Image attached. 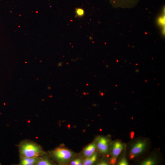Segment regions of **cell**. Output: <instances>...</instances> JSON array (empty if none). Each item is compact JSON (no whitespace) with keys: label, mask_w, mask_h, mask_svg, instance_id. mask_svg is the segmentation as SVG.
<instances>
[{"label":"cell","mask_w":165,"mask_h":165,"mask_svg":"<svg viewBox=\"0 0 165 165\" xmlns=\"http://www.w3.org/2000/svg\"><path fill=\"white\" fill-rule=\"evenodd\" d=\"M20 150L23 157L35 158L42 153L41 147L37 144L31 142H24L20 146Z\"/></svg>","instance_id":"6da1fadb"},{"label":"cell","mask_w":165,"mask_h":165,"mask_svg":"<svg viewBox=\"0 0 165 165\" xmlns=\"http://www.w3.org/2000/svg\"><path fill=\"white\" fill-rule=\"evenodd\" d=\"M53 157L58 161L65 163L72 157L73 153L70 150L64 148H58L53 152Z\"/></svg>","instance_id":"7a4b0ae2"},{"label":"cell","mask_w":165,"mask_h":165,"mask_svg":"<svg viewBox=\"0 0 165 165\" xmlns=\"http://www.w3.org/2000/svg\"><path fill=\"white\" fill-rule=\"evenodd\" d=\"M147 145V141L145 139L139 140L135 142L130 148V158L134 159L141 154L146 149Z\"/></svg>","instance_id":"3957f363"},{"label":"cell","mask_w":165,"mask_h":165,"mask_svg":"<svg viewBox=\"0 0 165 165\" xmlns=\"http://www.w3.org/2000/svg\"><path fill=\"white\" fill-rule=\"evenodd\" d=\"M97 147L99 151L103 153H106L109 149V142L105 137H101L98 140Z\"/></svg>","instance_id":"277c9868"},{"label":"cell","mask_w":165,"mask_h":165,"mask_svg":"<svg viewBox=\"0 0 165 165\" xmlns=\"http://www.w3.org/2000/svg\"><path fill=\"white\" fill-rule=\"evenodd\" d=\"M123 148V145L120 141H116L113 144L111 150L112 158L116 159Z\"/></svg>","instance_id":"5b68a950"},{"label":"cell","mask_w":165,"mask_h":165,"mask_svg":"<svg viewBox=\"0 0 165 165\" xmlns=\"http://www.w3.org/2000/svg\"><path fill=\"white\" fill-rule=\"evenodd\" d=\"M97 145L95 143L90 144L86 147L83 152V154L86 157L90 156L93 155L96 151Z\"/></svg>","instance_id":"8992f818"},{"label":"cell","mask_w":165,"mask_h":165,"mask_svg":"<svg viewBox=\"0 0 165 165\" xmlns=\"http://www.w3.org/2000/svg\"><path fill=\"white\" fill-rule=\"evenodd\" d=\"M37 161L36 157H23L21 159L20 163L23 165H31L36 163Z\"/></svg>","instance_id":"52a82bcc"},{"label":"cell","mask_w":165,"mask_h":165,"mask_svg":"<svg viewBox=\"0 0 165 165\" xmlns=\"http://www.w3.org/2000/svg\"><path fill=\"white\" fill-rule=\"evenodd\" d=\"M97 157V153H94L91 156L87 157L84 160L83 164L84 165H91L94 164L96 161Z\"/></svg>","instance_id":"ba28073f"},{"label":"cell","mask_w":165,"mask_h":165,"mask_svg":"<svg viewBox=\"0 0 165 165\" xmlns=\"http://www.w3.org/2000/svg\"><path fill=\"white\" fill-rule=\"evenodd\" d=\"M156 163L155 160L152 157H149L146 159L141 163L142 165H153Z\"/></svg>","instance_id":"9c48e42d"},{"label":"cell","mask_w":165,"mask_h":165,"mask_svg":"<svg viewBox=\"0 0 165 165\" xmlns=\"http://www.w3.org/2000/svg\"><path fill=\"white\" fill-rule=\"evenodd\" d=\"M36 164L38 165H50L51 163L50 161L47 159H42L37 161Z\"/></svg>","instance_id":"30bf717a"},{"label":"cell","mask_w":165,"mask_h":165,"mask_svg":"<svg viewBox=\"0 0 165 165\" xmlns=\"http://www.w3.org/2000/svg\"><path fill=\"white\" fill-rule=\"evenodd\" d=\"M75 12L76 15L79 17L83 16L85 13L84 10L80 8L76 9Z\"/></svg>","instance_id":"8fae6325"},{"label":"cell","mask_w":165,"mask_h":165,"mask_svg":"<svg viewBox=\"0 0 165 165\" xmlns=\"http://www.w3.org/2000/svg\"><path fill=\"white\" fill-rule=\"evenodd\" d=\"M71 165H82L81 160L79 159H76L72 160L71 163Z\"/></svg>","instance_id":"7c38bea8"},{"label":"cell","mask_w":165,"mask_h":165,"mask_svg":"<svg viewBox=\"0 0 165 165\" xmlns=\"http://www.w3.org/2000/svg\"><path fill=\"white\" fill-rule=\"evenodd\" d=\"M119 165H128L127 160L125 157H123L118 162Z\"/></svg>","instance_id":"4fadbf2b"},{"label":"cell","mask_w":165,"mask_h":165,"mask_svg":"<svg viewBox=\"0 0 165 165\" xmlns=\"http://www.w3.org/2000/svg\"><path fill=\"white\" fill-rule=\"evenodd\" d=\"M116 159L112 158L111 159L110 161V163L112 164H114L116 162Z\"/></svg>","instance_id":"5bb4252c"},{"label":"cell","mask_w":165,"mask_h":165,"mask_svg":"<svg viewBox=\"0 0 165 165\" xmlns=\"http://www.w3.org/2000/svg\"><path fill=\"white\" fill-rule=\"evenodd\" d=\"M97 164L99 165H108V163L106 161H102L99 162Z\"/></svg>","instance_id":"9a60e30c"},{"label":"cell","mask_w":165,"mask_h":165,"mask_svg":"<svg viewBox=\"0 0 165 165\" xmlns=\"http://www.w3.org/2000/svg\"><path fill=\"white\" fill-rule=\"evenodd\" d=\"M134 132H132L130 134V137L131 138H133L134 135Z\"/></svg>","instance_id":"2e32d148"},{"label":"cell","mask_w":165,"mask_h":165,"mask_svg":"<svg viewBox=\"0 0 165 165\" xmlns=\"http://www.w3.org/2000/svg\"></svg>","instance_id":"e0dca14e"}]
</instances>
